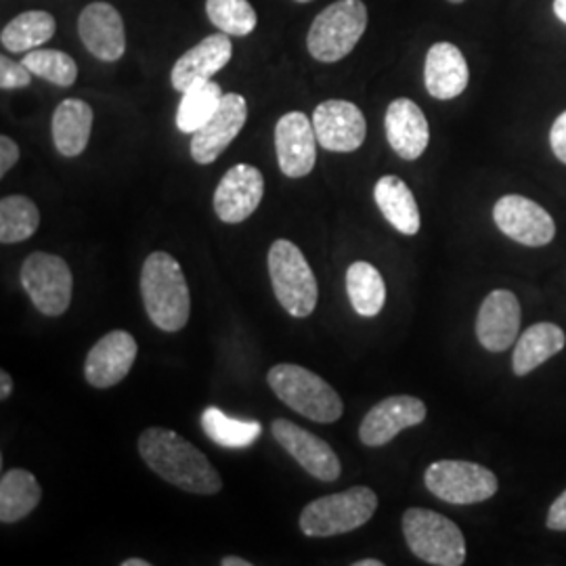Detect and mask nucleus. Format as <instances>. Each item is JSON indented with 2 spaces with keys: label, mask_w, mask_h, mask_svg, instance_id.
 Listing matches in <instances>:
<instances>
[{
  "label": "nucleus",
  "mask_w": 566,
  "mask_h": 566,
  "mask_svg": "<svg viewBox=\"0 0 566 566\" xmlns=\"http://www.w3.org/2000/svg\"><path fill=\"white\" fill-rule=\"evenodd\" d=\"M139 453L160 479L187 493L214 495L223 489L221 474L198 447L175 430L151 426L139 437Z\"/></svg>",
  "instance_id": "f257e3e1"
},
{
  "label": "nucleus",
  "mask_w": 566,
  "mask_h": 566,
  "mask_svg": "<svg viewBox=\"0 0 566 566\" xmlns=\"http://www.w3.org/2000/svg\"><path fill=\"white\" fill-rule=\"evenodd\" d=\"M142 296L151 324L164 332H181L189 322V285L181 264L168 252H154L143 263Z\"/></svg>",
  "instance_id": "f03ea898"
},
{
  "label": "nucleus",
  "mask_w": 566,
  "mask_h": 566,
  "mask_svg": "<svg viewBox=\"0 0 566 566\" xmlns=\"http://www.w3.org/2000/svg\"><path fill=\"white\" fill-rule=\"evenodd\" d=\"M266 382L283 403L304 418L332 424L343 418L344 403L340 395L313 374L311 369L294 364H280L269 369Z\"/></svg>",
  "instance_id": "7ed1b4c3"
},
{
  "label": "nucleus",
  "mask_w": 566,
  "mask_h": 566,
  "mask_svg": "<svg viewBox=\"0 0 566 566\" xmlns=\"http://www.w3.org/2000/svg\"><path fill=\"white\" fill-rule=\"evenodd\" d=\"M367 28V7L361 0H338L315 18L306 49L322 63H336L353 53Z\"/></svg>",
  "instance_id": "20e7f679"
},
{
  "label": "nucleus",
  "mask_w": 566,
  "mask_h": 566,
  "mask_svg": "<svg viewBox=\"0 0 566 566\" xmlns=\"http://www.w3.org/2000/svg\"><path fill=\"white\" fill-rule=\"evenodd\" d=\"M269 277L277 301L292 317L304 319L313 315L319 287L311 264L306 263L296 243L290 240L273 242L269 250Z\"/></svg>",
  "instance_id": "39448f33"
},
{
  "label": "nucleus",
  "mask_w": 566,
  "mask_h": 566,
  "mask_svg": "<svg viewBox=\"0 0 566 566\" xmlns=\"http://www.w3.org/2000/svg\"><path fill=\"white\" fill-rule=\"evenodd\" d=\"M378 510V495L369 486H350L304 507L301 531L306 537H336L364 526Z\"/></svg>",
  "instance_id": "423d86ee"
},
{
  "label": "nucleus",
  "mask_w": 566,
  "mask_h": 566,
  "mask_svg": "<svg viewBox=\"0 0 566 566\" xmlns=\"http://www.w3.org/2000/svg\"><path fill=\"white\" fill-rule=\"evenodd\" d=\"M403 535L409 549L428 565L462 566L465 539L460 526L443 514L409 507L403 514Z\"/></svg>",
  "instance_id": "0eeeda50"
},
{
  "label": "nucleus",
  "mask_w": 566,
  "mask_h": 566,
  "mask_svg": "<svg viewBox=\"0 0 566 566\" xmlns=\"http://www.w3.org/2000/svg\"><path fill=\"white\" fill-rule=\"evenodd\" d=\"M428 491L453 506H470L497 493V476L485 465L464 460H439L424 474Z\"/></svg>",
  "instance_id": "6e6552de"
},
{
  "label": "nucleus",
  "mask_w": 566,
  "mask_h": 566,
  "mask_svg": "<svg viewBox=\"0 0 566 566\" xmlns=\"http://www.w3.org/2000/svg\"><path fill=\"white\" fill-rule=\"evenodd\" d=\"M21 285L46 317H60L72 304L74 277L67 263L55 254L32 252L21 264Z\"/></svg>",
  "instance_id": "1a4fd4ad"
},
{
  "label": "nucleus",
  "mask_w": 566,
  "mask_h": 566,
  "mask_svg": "<svg viewBox=\"0 0 566 566\" xmlns=\"http://www.w3.org/2000/svg\"><path fill=\"white\" fill-rule=\"evenodd\" d=\"M493 219L500 231L514 242L539 248L554 240L556 223L546 208L523 198V196H504L493 206Z\"/></svg>",
  "instance_id": "9d476101"
},
{
  "label": "nucleus",
  "mask_w": 566,
  "mask_h": 566,
  "mask_svg": "<svg viewBox=\"0 0 566 566\" xmlns=\"http://www.w3.org/2000/svg\"><path fill=\"white\" fill-rule=\"evenodd\" d=\"M271 434L311 476L324 483H334L343 474V464L336 451L313 432L280 418L271 424Z\"/></svg>",
  "instance_id": "9b49d317"
},
{
  "label": "nucleus",
  "mask_w": 566,
  "mask_h": 566,
  "mask_svg": "<svg viewBox=\"0 0 566 566\" xmlns=\"http://www.w3.org/2000/svg\"><path fill=\"white\" fill-rule=\"evenodd\" d=\"M313 126L319 145L334 154L357 151L367 135L364 112L343 99L319 103L313 114Z\"/></svg>",
  "instance_id": "f8f14e48"
},
{
  "label": "nucleus",
  "mask_w": 566,
  "mask_h": 566,
  "mask_svg": "<svg viewBox=\"0 0 566 566\" xmlns=\"http://www.w3.org/2000/svg\"><path fill=\"white\" fill-rule=\"evenodd\" d=\"M263 196V172L256 166L238 164L224 172L214 191V212L223 223H243L256 212Z\"/></svg>",
  "instance_id": "ddd939ff"
},
{
  "label": "nucleus",
  "mask_w": 566,
  "mask_h": 566,
  "mask_svg": "<svg viewBox=\"0 0 566 566\" xmlns=\"http://www.w3.org/2000/svg\"><path fill=\"white\" fill-rule=\"evenodd\" d=\"M317 135L313 120L303 112H290L275 126V149L283 175L306 177L317 163Z\"/></svg>",
  "instance_id": "4468645a"
},
{
  "label": "nucleus",
  "mask_w": 566,
  "mask_h": 566,
  "mask_svg": "<svg viewBox=\"0 0 566 566\" xmlns=\"http://www.w3.org/2000/svg\"><path fill=\"white\" fill-rule=\"evenodd\" d=\"M248 120V103L238 93H227L212 118L193 133L191 158L198 164H212L242 133Z\"/></svg>",
  "instance_id": "2eb2a0df"
},
{
  "label": "nucleus",
  "mask_w": 566,
  "mask_h": 566,
  "mask_svg": "<svg viewBox=\"0 0 566 566\" xmlns=\"http://www.w3.org/2000/svg\"><path fill=\"white\" fill-rule=\"evenodd\" d=\"M426 420V405L411 395L388 397L374 405L359 426V439L367 447H382L390 443L405 428L422 424Z\"/></svg>",
  "instance_id": "dca6fc26"
},
{
  "label": "nucleus",
  "mask_w": 566,
  "mask_h": 566,
  "mask_svg": "<svg viewBox=\"0 0 566 566\" xmlns=\"http://www.w3.org/2000/svg\"><path fill=\"white\" fill-rule=\"evenodd\" d=\"M137 340L124 329H114L105 334L99 343L88 350L84 376L93 388H109L120 385L133 369L137 359Z\"/></svg>",
  "instance_id": "f3484780"
},
{
  "label": "nucleus",
  "mask_w": 566,
  "mask_h": 566,
  "mask_svg": "<svg viewBox=\"0 0 566 566\" xmlns=\"http://www.w3.org/2000/svg\"><path fill=\"white\" fill-rule=\"evenodd\" d=\"M521 332V303L510 290H493L476 317V338L491 353H504Z\"/></svg>",
  "instance_id": "a211bd4d"
},
{
  "label": "nucleus",
  "mask_w": 566,
  "mask_h": 566,
  "mask_svg": "<svg viewBox=\"0 0 566 566\" xmlns=\"http://www.w3.org/2000/svg\"><path fill=\"white\" fill-rule=\"evenodd\" d=\"M78 34L86 51L97 60L118 61L126 51L124 21L109 2H93L82 9Z\"/></svg>",
  "instance_id": "6ab92c4d"
},
{
  "label": "nucleus",
  "mask_w": 566,
  "mask_h": 566,
  "mask_svg": "<svg viewBox=\"0 0 566 566\" xmlns=\"http://www.w3.org/2000/svg\"><path fill=\"white\" fill-rule=\"evenodd\" d=\"M233 55V44L229 34H210L181 55L172 67V86L175 91L185 93L196 84L212 81L217 72L227 67Z\"/></svg>",
  "instance_id": "aec40b11"
},
{
  "label": "nucleus",
  "mask_w": 566,
  "mask_h": 566,
  "mask_svg": "<svg viewBox=\"0 0 566 566\" xmlns=\"http://www.w3.org/2000/svg\"><path fill=\"white\" fill-rule=\"evenodd\" d=\"M386 139L403 160H418L430 143L424 112L411 99H395L386 109Z\"/></svg>",
  "instance_id": "412c9836"
},
{
  "label": "nucleus",
  "mask_w": 566,
  "mask_h": 566,
  "mask_svg": "<svg viewBox=\"0 0 566 566\" xmlns=\"http://www.w3.org/2000/svg\"><path fill=\"white\" fill-rule=\"evenodd\" d=\"M470 81L464 53L451 42H437L426 55L424 82L430 97L449 102L460 97Z\"/></svg>",
  "instance_id": "4be33fe9"
},
{
  "label": "nucleus",
  "mask_w": 566,
  "mask_h": 566,
  "mask_svg": "<svg viewBox=\"0 0 566 566\" xmlns=\"http://www.w3.org/2000/svg\"><path fill=\"white\" fill-rule=\"evenodd\" d=\"M374 200L378 203L380 212L386 221L392 224L403 235H416L420 231V208L411 193V189L405 185L403 179L395 175H386L376 182Z\"/></svg>",
  "instance_id": "5701e85b"
},
{
  "label": "nucleus",
  "mask_w": 566,
  "mask_h": 566,
  "mask_svg": "<svg viewBox=\"0 0 566 566\" xmlns=\"http://www.w3.org/2000/svg\"><path fill=\"white\" fill-rule=\"evenodd\" d=\"M93 130V107L81 99H65L53 114V142L65 158H76L86 149Z\"/></svg>",
  "instance_id": "b1692460"
},
{
  "label": "nucleus",
  "mask_w": 566,
  "mask_h": 566,
  "mask_svg": "<svg viewBox=\"0 0 566 566\" xmlns=\"http://www.w3.org/2000/svg\"><path fill=\"white\" fill-rule=\"evenodd\" d=\"M565 332L556 324L531 325L525 334L516 340L512 369L516 376H526L539 365L546 364L554 355H558L565 348Z\"/></svg>",
  "instance_id": "393cba45"
},
{
  "label": "nucleus",
  "mask_w": 566,
  "mask_h": 566,
  "mask_svg": "<svg viewBox=\"0 0 566 566\" xmlns=\"http://www.w3.org/2000/svg\"><path fill=\"white\" fill-rule=\"evenodd\" d=\"M42 500L36 476L23 468H15L0 479V523L15 525L30 516Z\"/></svg>",
  "instance_id": "a878e982"
},
{
  "label": "nucleus",
  "mask_w": 566,
  "mask_h": 566,
  "mask_svg": "<svg viewBox=\"0 0 566 566\" xmlns=\"http://www.w3.org/2000/svg\"><path fill=\"white\" fill-rule=\"evenodd\" d=\"M57 21L46 11H25L2 28L0 42L9 53H30L51 41Z\"/></svg>",
  "instance_id": "bb28decb"
},
{
  "label": "nucleus",
  "mask_w": 566,
  "mask_h": 566,
  "mask_svg": "<svg viewBox=\"0 0 566 566\" xmlns=\"http://www.w3.org/2000/svg\"><path fill=\"white\" fill-rule=\"evenodd\" d=\"M346 292L353 308L361 317H376L385 308L386 285L374 264L357 261L346 271Z\"/></svg>",
  "instance_id": "cd10ccee"
},
{
  "label": "nucleus",
  "mask_w": 566,
  "mask_h": 566,
  "mask_svg": "<svg viewBox=\"0 0 566 566\" xmlns=\"http://www.w3.org/2000/svg\"><path fill=\"white\" fill-rule=\"evenodd\" d=\"M223 97L221 84L212 81L196 84L193 88L185 91L179 109H177V128L185 135H193L212 118V114L219 109Z\"/></svg>",
  "instance_id": "c85d7f7f"
},
{
  "label": "nucleus",
  "mask_w": 566,
  "mask_h": 566,
  "mask_svg": "<svg viewBox=\"0 0 566 566\" xmlns=\"http://www.w3.org/2000/svg\"><path fill=\"white\" fill-rule=\"evenodd\" d=\"M41 224L39 206L25 196H7L0 200V242L30 240Z\"/></svg>",
  "instance_id": "c756f323"
},
{
  "label": "nucleus",
  "mask_w": 566,
  "mask_h": 566,
  "mask_svg": "<svg viewBox=\"0 0 566 566\" xmlns=\"http://www.w3.org/2000/svg\"><path fill=\"white\" fill-rule=\"evenodd\" d=\"M202 428L217 446L242 449L250 447L261 434L263 428L259 422H243L229 418L219 407H208L202 413Z\"/></svg>",
  "instance_id": "7c9ffc66"
},
{
  "label": "nucleus",
  "mask_w": 566,
  "mask_h": 566,
  "mask_svg": "<svg viewBox=\"0 0 566 566\" xmlns=\"http://www.w3.org/2000/svg\"><path fill=\"white\" fill-rule=\"evenodd\" d=\"M23 65L42 81H49L57 86H72L78 78V65L67 53L57 49H34L25 53Z\"/></svg>",
  "instance_id": "2f4dec72"
},
{
  "label": "nucleus",
  "mask_w": 566,
  "mask_h": 566,
  "mask_svg": "<svg viewBox=\"0 0 566 566\" xmlns=\"http://www.w3.org/2000/svg\"><path fill=\"white\" fill-rule=\"evenodd\" d=\"M206 13L229 36H248L259 23L256 11L248 0H206Z\"/></svg>",
  "instance_id": "473e14b6"
},
{
  "label": "nucleus",
  "mask_w": 566,
  "mask_h": 566,
  "mask_svg": "<svg viewBox=\"0 0 566 566\" xmlns=\"http://www.w3.org/2000/svg\"><path fill=\"white\" fill-rule=\"evenodd\" d=\"M32 84V72L23 65V61L9 60V55L0 57V88L13 91V88H25Z\"/></svg>",
  "instance_id": "72a5a7b5"
},
{
  "label": "nucleus",
  "mask_w": 566,
  "mask_h": 566,
  "mask_svg": "<svg viewBox=\"0 0 566 566\" xmlns=\"http://www.w3.org/2000/svg\"><path fill=\"white\" fill-rule=\"evenodd\" d=\"M549 145H552V151L554 156L566 164V112H563L554 126H552V133H549Z\"/></svg>",
  "instance_id": "f704fd0d"
},
{
  "label": "nucleus",
  "mask_w": 566,
  "mask_h": 566,
  "mask_svg": "<svg viewBox=\"0 0 566 566\" xmlns=\"http://www.w3.org/2000/svg\"><path fill=\"white\" fill-rule=\"evenodd\" d=\"M20 160V147L9 137H0V177H4Z\"/></svg>",
  "instance_id": "c9c22d12"
},
{
  "label": "nucleus",
  "mask_w": 566,
  "mask_h": 566,
  "mask_svg": "<svg viewBox=\"0 0 566 566\" xmlns=\"http://www.w3.org/2000/svg\"><path fill=\"white\" fill-rule=\"evenodd\" d=\"M546 523L552 531H566V491L549 507Z\"/></svg>",
  "instance_id": "e433bc0d"
},
{
  "label": "nucleus",
  "mask_w": 566,
  "mask_h": 566,
  "mask_svg": "<svg viewBox=\"0 0 566 566\" xmlns=\"http://www.w3.org/2000/svg\"><path fill=\"white\" fill-rule=\"evenodd\" d=\"M13 392V380H11V374L9 371H0V399L7 401Z\"/></svg>",
  "instance_id": "4c0bfd02"
},
{
  "label": "nucleus",
  "mask_w": 566,
  "mask_h": 566,
  "mask_svg": "<svg viewBox=\"0 0 566 566\" xmlns=\"http://www.w3.org/2000/svg\"><path fill=\"white\" fill-rule=\"evenodd\" d=\"M554 13L558 20L566 23V0H554Z\"/></svg>",
  "instance_id": "58836bf2"
},
{
  "label": "nucleus",
  "mask_w": 566,
  "mask_h": 566,
  "mask_svg": "<svg viewBox=\"0 0 566 566\" xmlns=\"http://www.w3.org/2000/svg\"><path fill=\"white\" fill-rule=\"evenodd\" d=\"M221 565L223 566H250L252 563H248V560H243L240 556H227L221 560Z\"/></svg>",
  "instance_id": "ea45409f"
},
{
  "label": "nucleus",
  "mask_w": 566,
  "mask_h": 566,
  "mask_svg": "<svg viewBox=\"0 0 566 566\" xmlns=\"http://www.w3.org/2000/svg\"><path fill=\"white\" fill-rule=\"evenodd\" d=\"M122 566H149V563L143 560V558H126Z\"/></svg>",
  "instance_id": "a19ab883"
},
{
  "label": "nucleus",
  "mask_w": 566,
  "mask_h": 566,
  "mask_svg": "<svg viewBox=\"0 0 566 566\" xmlns=\"http://www.w3.org/2000/svg\"><path fill=\"white\" fill-rule=\"evenodd\" d=\"M353 566H382L380 560H359V563H355Z\"/></svg>",
  "instance_id": "79ce46f5"
},
{
  "label": "nucleus",
  "mask_w": 566,
  "mask_h": 566,
  "mask_svg": "<svg viewBox=\"0 0 566 566\" xmlns=\"http://www.w3.org/2000/svg\"><path fill=\"white\" fill-rule=\"evenodd\" d=\"M449 2H464V0H449Z\"/></svg>",
  "instance_id": "37998d69"
},
{
  "label": "nucleus",
  "mask_w": 566,
  "mask_h": 566,
  "mask_svg": "<svg viewBox=\"0 0 566 566\" xmlns=\"http://www.w3.org/2000/svg\"><path fill=\"white\" fill-rule=\"evenodd\" d=\"M296 2H311V0H296Z\"/></svg>",
  "instance_id": "c03bdc74"
}]
</instances>
